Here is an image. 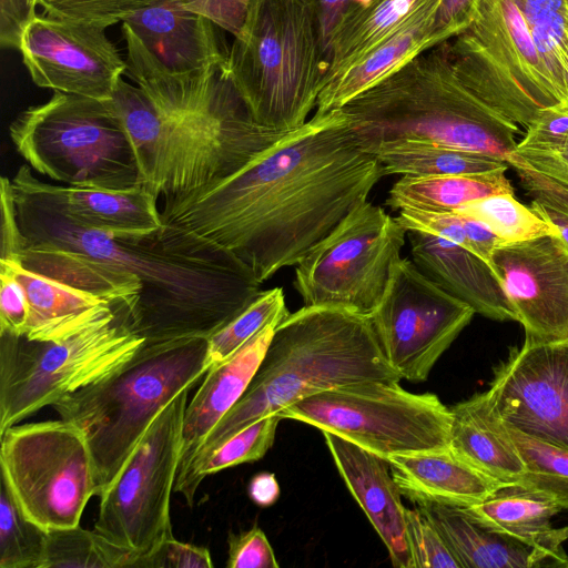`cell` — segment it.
Returning <instances> with one entry per match:
<instances>
[{
    "label": "cell",
    "mask_w": 568,
    "mask_h": 568,
    "mask_svg": "<svg viewBox=\"0 0 568 568\" xmlns=\"http://www.w3.org/2000/svg\"><path fill=\"white\" fill-rule=\"evenodd\" d=\"M12 182L24 237L19 262L113 305H123L148 344L206 337L261 292L231 252L162 225L145 236L82 227Z\"/></svg>",
    "instance_id": "obj_1"
},
{
    "label": "cell",
    "mask_w": 568,
    "mask_h": 568,
    "mask_svg": "<svg viewBox=\"0 0 568 568\" xmlns=\"http://www.w3.org/2000/svg\"><path fill=\"white\" fill-rule=\"evenodd\" d=\"M384 175L342 109L315 112L234 174L164 203L161 219L231 252L264 283L300 263Z\"/></svg>",
    "instance_id": "obj_2"
},
{
    "label": "cell",
    "mask_w": 568,
    "mask_h": 568,
    "mask_svg": "<svg viewBox=\"0 0 568 568\" xmlns=\"http://www.w3.org/2000/svg\"><path fill=\"white\" fill-rule=\"evenodd\" d=\"M126 72L109 100L135 152L142 185L164 203L202 193L246 165L284 133L251 116L225 65L168 70L125 23Z\"/></svg>",
    "instance_id": "obj_3"
},
{
    "label": "cell",
    "mask_w": 568,
    "mask_h": 568,
    "mask_svg": "<svg viewBox=\"0 0 568 568\" xmlns=\"http://www.w3.org/2000/svg\"><path fill=\"white\" fill-rule=\"evenodd\" d=\"M400 379L383 354L369 316L303 306L276 325L246 390L209 434L194 459L255 420L311 395L354 383Z\"/></svg>",
    "instance_id": "obj_4"
},
{
    "label": "cell",
    "mask_w": 568,
    "mask_h": 568,
    "mask_svg": "<svg viewBox=\"0 0 568 568\" xmlns=\"http://www.w3.org/2000/svg\"><path fill=\"white\" fill-rule=\"evenodd\" d=\"M339 109L365 150L386 141L417 140L506 160L517 145L518 125L457 78L447 41Z\"/></svg>",
    "instance_id": "obj_5"
},
{
    "label": "cell",
    "mask_w": 568,
    "mask_h": 568,
    "mask_svg": "<svg viewBox=\"0 0 568 568\" xmlns=\"http://www.w3.org/2000/svg\"><path fill=\"white\" fill-rule=\"evenodd\" d=\"M210 367L206 337L144 343L121 368L52 405L87 438L98 497L114 481L156 415Z\"/></svg>",
    "instance_id": "obj_6"
},
{
    "label": "cell",
    "mask_w": 568,
    "mask_h": 568,
    "mask_svg": "<svg viewBox=\"0 0 568 568\" xmlns=\"http://www.w3.org/2000/svg\"><path fill=\"white\" fill-rule=\"evenodd\" d=\"M225 69L255 122L280 132L303 125L327 69L312 7L305 0H254Z\"/></svg>",
    "instance_id": "obj_7"
},
{
    "label": "cell",
    "mask_w": 568,
    "mask_h": 568,
    "mask_svg": "<svg viewBox=\"0 0 568 568\" xmlns=\"http://www.w3.org/2000/svg\"><path fill=\"white\" fill-rule=\"evenodd\" d=\"M9 134L32 171L64 185H142L132 143L109 100L55 91L17 115Z\"/></svg>",
    "instance_id": "obj_8"
},
{
    "label": "cell",
    "mask_w": 568,
    "mask_h": 568,
    "mask_svg": "<svg viewBox=\"0 0 568 568\" xmlns=\"http://www.w3.org/2000/svg\"><path fill=\"white\" fill-rule=\"evenodd\" d=\"M145 343L128 308L60 342L0 334V434L121 368Z\"/></svg>",
    "instance_id": "obj_9"
},
{
    "label": "cell",
    "mask_w": 568,
    "mask_h": 568,
    "mask_svg": "<svg viewBox=\"0 0 568 568\" xmlns=\"http://www.w3.org/2000/svg\"><path fill=\"white\" fill-rule=\"evenodd\" d=\"M338 435L383 458L449 447L452 413L432 393L367 381L305 397L277 413Z\"/></svg>",
    "instance_id": "obj_10"
},
{
    "label": "cell",
    "mask_w": 568,
    "mask_h": 568,
    "mask_svg": "<svg viewBox=\"0 0 568 568\" xmlns=\"http://www.w3.org/2000/svg\"><path fill=\"white\" fill-rule=\"evenodd\" d=\"M447 43L460 82L517 125L561 102L514 0H477L471 24Z\"/></svg>",
    "instance_id": "obj_11"
},
{
    "label": "cell",
    "mask_w": 568,
    "mask_h": 568,
    "mask_svg": "<svg viewBox=\"0 0 568 568\" xmlns=\"http://www.w3.org/2000/svg\"><path fill=\"white\" fill-rule=\"evenodd\" d=\"M0 436L1 479L23 515L45 530L78 526L97 496L82 430L60 418L13 425Z\"/></svg>",
    "instance_id": "obj_12"
},
{
    "label": "cell",
    "mask_w": 568,
    "mask_h": 568,
    "mask_svg": "<svg viewBox=\"0 0 568 568\" xmlns=\"http://www.w3.org/2000/svg\"><path fill=\"white\" fill-rule=\"evenodd\" d=\"M407 230L368 200L357 204L296 264L294 287L304 306L369 316L379 305Z\"/></svg>",
    "instance_id": "obj_13"
},
{
    "label": "cell",
    "mask_w": 568,
    "mask_h": 568,
    "mask_svg": "<svg viewBox=\"0 0 568 568\" xmlns=\"http://www.w3.org/2000/svg\"><path fill=\"white\" fill-rule=\"evenodd\" d=\"M189 392L182 390L156 415L100 497L94 530L138 558L173 538L170 499Z\"/></svg>",
    "instance_id": "obj_14"
},
{
    "label": "cell",
    "mask_w": 568,
    "mask_h": 568,
    "mask_svg": "<svg viewBox=\"0 0 568 568\" xmlns=\"http://www.w3.org/2000/svg\"><path fill=\"white\" fill-rule=\"evenodd\" d=\"M475 311L400 257L369 315L383 354L407 381L425 382L436 362L469 324Z\"/></svg>",
    "instance_id": "obj_15"
},
{
    "label": "cell",
    "mask_w": 568,
    "mask_h": 568,
    "mask_svg": "<svg viewBox=\"0 0 568 568\" xmlns=\"http://www.w3.org/2000/svg\"><path fill=\"white\" fill-rule=\"evenodd\" d=\"M105 29L100 23L37 14L19 47L32 81L58 92L110 100L128 65Z\"/></svg>",
    "instance_id": "obj_16"
},
{
    "label": "cell",
    "mask_w": 568,
    "mask_h": 568,
    "mask_svg": "<svg viewBox=\"0 0 568 568\" xmlns=\"http://www.w3.org/2000/svg\"><path fill=\"white\" fill-rule=\"evenodd\" d=\"M487 393L505 424L568 450V341L524 342Z\"/></svg>",
    "instance_id": "obj_17"
},
{
    "label": "cell",
    "mask_w": 568,
    "mask_h": 568,
    "mask_svg": "<svg viewBox=\"0 0 568 568\" xmlns=\"http://www.w3.org/2000/svg\"><path fill=\"white\" fill-rule=\"evenodd\" d=\"M489 264L531 344L568 341V247L556 235L504 243Z\"/></svg>",
    "instance_id": "obj_18"
},
{
    "label": "cell",
    "mask_w": 568,
    "mask_h": 568,
    "mask_svg": "<svg viewBox=\"0 0 568 568\" xmlns=\"http://www.w3.org/2000/svg\"><path fill=\"white\" fill-rule=\"evenodd\" d=\"M11 180L82 227L119 236H145L163 225L159 199L143 185L126 190L57 185L38 179L28 164L21 165Z\"/></svg>",
    "instance_id": "obj_19"
},
{
    "label": "cell",
    "mask_w": 568,
    "mask_h": 568,
    "mask_svg": "<svg viewBox=\"0 0 568 568\" xmlns=\"http://www.w3.org/2000/svg\"><path fill=\"white\" fill-rule=\"evenodd\" d=\"M123 23L174 73H199L226 63L229 49L219 33L221 28L183 0H156Z\"/></svg>",
    "instance_id": "obj_20"
},
{
    "label": "cell",
    "mask_w": 568,
    "mask_h": 568,
    "mask_svg": "<svg viewBox=\"0 0 568 568\" xmlns=\"http://www.w3.org/2000/svg\"><path fill=\"white\" fill-rule=\"evenodd\" d=\"M339 475L383 540L396 568H413L402 494L387 459L331 432H322Z\"/></svg>",
    "instance_id": "obj_21"
},
{
    "label": "cell",
    "mask_w": 568,
    "mask_h": 568,
    "mask_svg": "<svg viewBox=\"0 0 568 568\" xmlns=\"http://www.w3.org/2000/svg\"><path fill=\"white\" fill-rule=\"evenodd\" d=\"M407 240L417 268L448 294L485 317L517 321L488 262L459 244L425 231H407Z\"/></svg>",
    "instance_id": "obj_22"
},
{
    "label": "cell",
    "mask_w": 568,
    "mask_h": 568,
    "mask_svg": "<svg viewBox=\"0 0 568 568\" xmlns=\"http://www.w3.org/2000/svg\"><path fill=\"white\" fill-rule=\"evenodd\" d=\"M275 327V324L266 326L229 359L206 372L203 383L185 408L174 485L184 477L209 434L246 390Z\"/></svg>",
    "instance_id": "obj_23"
},
{
    "label": "cell",
    "mask_w": 568,
    "mask_h": 568,
    "mask_svg": "<svg viewBox=\"0 0 568 568\" xmlns=\"http://www.w3.org/2000/svg\"><path fill=\"white\" fill-rule=\"evenodd\" d=\"M22 285L29 315L23 336L60 342L115 317L118 305L91 293L34 272L14 260H0Z\"/></svg>",
    "instance_id": "obj_24"
},
{
    "label": "cell",
    "mask_w": 568,
    "mask_h": 568,
    "mask_svg": "<svg viewBox=\"0 0 568 568\" xmlns=\"http://www.w3.org/2000/svg\"><path fill=\"white\" fill-rule=\"evenodd\" d=\"M465 508L493 530L540 549L548 567H566L561 542L568 538V527L552 528L551 519L561 508L545 491L519 481L505 483Z\"/></svg>",
    "instance_id": "obj_25"
},
{
    "label": "cell",
    "mask_w": 568,
    "mask_h": 568,
    "mask_svg": "<svg viewBox=\"0 0 568 568\" xmlns=\"http://www.w3.org/2000/svg\"><path fill=\"white\" fill-rule=\"evenodd\" d=\"M402 494L417 504L467 507L490 495L501 483L445 449L392 455L386 458Z\"/></svg>",
    "instance_id": "obj_26"
},
{
    "label": "cell",
    "mask_w": 568,
    "mask_h": 568,
    "mask_svg": "<svg viewBox=\"0 0 568 568\" xmlns=\"http://www.w3.org/2000/svg\"><path fill=\"white\" fill-rule=\"evenodd\" d=\"M416 507L436 528L462 568L548 567L540 549L493 530L465 507L439 503Z\"/></svg>",
    "instance_id": "obj_27"
},
{
    "label": "cell",
    "mask_w": 568,
    "mask_h": 568,
    "mask_svg": "<svg viewBox=\"0 0 568 568\" xmlns=\"http://www.w3.org/2000/svg\"><path fill=\"white\" fill-rule=\"evenodd\" d=\"M449 448L467 464L501 483L518 481L524 460L487 390L449 407Z\"/></svg>",
    "instance_id": "obj_28"
},
{
    "label": "cell",
    "mask_w": 568,
    "mask_h": 568,
    "mask_svg": "<svg viewBox=\"0 0 568 568\" xmlns=\"http://www.w3.org/2000/svg\"><path fill=\"white\" fill-rule=\"evenodd\" d=\"M438 3L424 10L357 63L325 81L317 98L316 112L342 108L415 57L430 50L429 36Z\"/></svg>",
    "instance_id": "obj_29"
},
{
    "label": "cell",
    "mask_w": 568,
    "mask_h": 568,
    "mask_svg": "<svg viewBox=\"0 0 568 568\" xmlns=\"http://www.w3.org/2000/svg\"><path fill=\"white\" fill-rule=\"evenodd\" d=\"M438 1L372 0L368 6L348 17L331 38L323 83L357 63L369 51Z\"/></svg>",
    "instance_id": "obj_30"
},
{
    "label": "cell",
    "mask_w": 568,
    "mask_h": 568,
    "mask_svg": "<svg viewBox=\"0 0 568 568\" xmlns=\"http://www.w3.org/2000/svg\"><path fill=\"white\" fill-rule=\"evenodd\" d=\"M507 169L439 176H402L389 190L385 204L392 210L455 212L465 203L498 193H514Z\"/></svg>",
    "instance_id": "obj_31"
},
{
    "label": "cell",
    "mask_w": 568,
    "mask_h": 568,
    "mask_svg": "<svg viewBox=\"0 0 568 568\" xmlns=\"http://www.w3.org/2000/svg\"><path fill=\"white\" fill-rule=\"evenodd\" d=\"M385 175L439 176L474 174L507 169L503 158L417 140H394L368 150Z\"/></svg>",
    "instance_id": "obj_32"
},
{
    "label": "cell",
    "mask_w": 568,
    "mask_h": 568,
    "mask_svg": "<svg viewBox=\"0 0 568 568\" xmlns=\"http://www.w3.org/2000/svg\"><path fill=\"white\" fill-rule=\"evenodd\" d=\"M281 419L278 414L262 417L210 453L196 457L184 477L174 485L173 493L181 494L187 506L192 507L196 490L206 476L232 466L261 459L272 447Z\"/></svg>",
    "instance_id": "obj_33"
},
{
    "label": "cell",
    "mask_w": 568,
    "mask_h": 568,
    "mask_svg": "<svg viewBox=\"0 0 568 568\" xmlns=\"http://www.w3.org/2000/svg\"><path fill=\"white\" fill-rule=\"evenodd\" d=\"M561 102L568 101L566 0H514Z\"/></svg>",
    "instance_id": "obj_34"
},
{
    "label": "cell",
    "mask_w": 568,
    "mask_h": 568,
    "mask_svg": "<svg viewBox=\"0 0 568 568\" xmlns=\"http://www.w3.org/2000/svg\"><path fill=\"white\" fill-rule=\"evenodd\" d=\"M138 556L79 525L47 530L40 568H132Z\"/></svg>",
    "instance_id": "obj_35"
},
{
    "label": "cell",
    "mask_w": 568,
    "mask_h": 568,
    "mask_svg": "<svg viewBox=\"0 0 568 568\" xmlns=\"http://www.w3.org/2000/svg\"><path fill=\"white\" fill-rule=\"evenodd\" d=\"M456 213L476 219L486 225L504 243H515L557 231L539 217L531 207L517 201L514 193H498L468 202Z\"/></svg>",
    "instance_id": "obj_36"
},
{
    "label": "cell",
    "mask_w": 568,
    "mask_h": 568,
    "mask_svg": "<svg viewBox=\"0 0 568 568\" xmlns=\"http://www.w3.org/2000/svg\"><path fill=\"white\" fill-rule=\"evenodd\" d=\"M288 313L281 287L261 290L246 307L209 337L211 367L229 359L257 333L268 325H277Z\"/></svg>",
    "instance_id": "obj_37"
},
{
    "label": "cell",
    "mask_w": 568,
    "mask_h": 568,
    "mask_svg": "<svg viewBox=\"0 0 568 568\" xmlns=\"http://www.w3.org/2000/svg\"><path fill=\"white\" fill-rule=\"evenodd\" d=\"M506 426L525 464L518 481L545 491L568 509V450Z\"/></svg>",
    "instance_id": "obj_38"
},
{
    "label": "cell",
    "mask_w": 568,
    "mask_h": 568,
    "mask_svg": "<svg viewBox=\"0 0 568 568\" xmlns=\"http://www.w3.org/2000/svg\"><path fill=\"white\" fill-rule=\"evenodd\" d=\"M47 530L20 510L4 481L0 485V568H40Z\"/></svg>",
    "instance_id": "obj_39"
},
{
    "label": "cell",
    "mask_w": 568,
    "mask_h": 568,
    "mask_svg": "<svg viewBox=\"0 0 568 568\" xmlns=\"http://www.w3.org/2000/svg\"><path fill=\"white\" fill-rule=\"evenodd\" d=\"M516 170L523 186L532 196L531 210L557 231L568 247V185L532 170Z\"/></svg>",
    "instance_id": "obj_40"
},
{
    "label": "cell",
    "mask_w": 568,
    "mask_h": 568,
    "mask_svg": "<svg viewBox=\"0 0 568 568\" xmlns=\"http://www.w3.org/2000/svg\"><path fill=\"white\" fill-rule=\"evenodd\" d=\"M47 16L100 23L106 28L156 0H32Z\"/></svg>",
    "instance_id": "obj_41"
},
{
    "label": "cell",
    "mask_w": 568,
    "mask_h": 568,
    "mask_svg": "<svg viewBox=\"0 0 568 568\" xmlns=\"http://www.w3.org/2000/svg\"><path fill=\"white\" fill-rule=\"evenodd\" d=\"M405 525L413 568H462L425 515L406 508Z\"/></svg>",
    "instance_id": "obj_42"
},
{
    "label": "cell",
    "mask_w": 568,
    "mask_h": 568,
    "mask_svg": "<svg viewBox=\"0 0 568 568\" xmlns=\"http://www.w3.org/2000/svg\"><path fill=\"white\" fill-rule=\"evenodd\" d=\"M526 128L524 139L513 153H541L557 149L568 136V101L540 110Z\"/></svg>",
    "instance_id": "obj_43"
},
{
    "label": "cell",
    "mask_w": 568,
    "mask_h": 568,
    "mask_svg": "<svg viewBox=\"0 0 568 568\" xmlns=\"http://www.w3.org/2000/svg\"><path fill=\"white\" fill-rule=\"evenodd\" d=\"M227 546V568H278L273 548L257 525L230 534Z\"/></svg>",
    "instance_id": "obj_44"
},
{
    "label": "cell",
    "mask_w": 568,
    "mask_h": 568,
    "mask_svg": "<svg viewBox=\"0 0 568 568\" xmlns=\"http://www.w3.org/2000/svg\"><path fill=\"white\" fill-rule=\"evenodd\" d=\"M212 558L207 548L171 538L150 554L139 557L132 568H211Z\"/></svg>",
    "instance_id": "obj_45"
},
{
    "label": "cell",
    "mask_w": 568,
    "mask_h": 568,
    "mask_svg": "<svg viewBox=\"0 0 568 568\" xmlns=\"http://www.w3.org/2000/svg\"><path fill=\"white\" fill-rule=\"evenodd\" d=\"M0 334L23 336L29 315L26 292L3 267H0Z\"/></svg>",
    "instance_id": "obj_46"
},
{
    "label": "cell",
    "mask_w": 568,
    "mask_h": 568,
    "mask_svg": "<svg viewBox=\"0 0 568 568\" xmlns=\"http://www.w3.org/2000/svg\"><path fill=\"white\" fill-rule=\"evenodd\" d=\"M477 0H439L429 36L430 49L457 37L471 24Z\"/></svg>",
    "instance_id": "obj_47"
},
{
    "label": "cell",
    "mask_w": 568,
    "mask_h": 568,
    "mask_svg": "<svg viewBox=\"0 0 568 568\" xmlns=\"http://www.w3.org/2000/svg\"><path fill=\"white\" fill-rule=\"evenodd\" d=\"M0 207H1V241L0 260H20L26 247L24 237L20 230L12 182L2 176L0 181Z\"/></svg>",
    "instance_id": "obj_48"
},
{
    "label": "cell",
    "mask_w": 568,
    "mask_h": 568,
    "mask_svg": "<svg viewBox=\"0 0 568 568\" xmlns=\"http://www.w3.org/2000/svg\"><path fill=\"white\" fill-rule=\"evenodd\" d=\"M192 10L236 37L254 0H183Z\"/></svg>",
    "instance_id": "obj_49"
},
{
    "label": "cell",
    "mask_w": 568,
    "mask_h": 568,
    "mask_svg": "<svg viewBox=\"0 0 568 568\" xmlns=\"http://www.w3.org/2000/svg\"><path fill=\"white\" fill-rule=\"evenodd\" d=\"M506 161L515 169L524 168L532 170L568 185V136L565 142L555 150L529 154L510 152Z\"/></svg>",
    "instance_id": "obj_50"
},
{
    "label": "cell",
    "mask_w": 568,
    "mask_h": 568,
    "mask_svg": "<svg viewBox=\"0 0 568 568\" xmlns=\"http://www.w3.org/2000/svg\"><path fill=\"white\" fill-rule=\"evenodd\" d=\"M32 0H0V43L2 48L19 49L22 34L37 17Z\"/></svg>",
    "instance_id": "obj_51"
},
{
    "label": "cell",
    "mask_w": 568,
    "mask_h": 568,
    "mask_svg": "<svg viewBox=\"0 0 568 568\" xmlns=\"http://www.w3.org/2000/svg\"><path fill=\"white\" fill-rule=\"evenodd\" d=\"M313 9L327 59V48L331 38L339 26L352 14L362 10L372 0H305ZM327 63V62H326Z\"/></svg>",
    "instance_id": "obj_52"
},
{
    "label": "cell",
    "mask_w": 568,
    "mask_h": 568,
    "mask_svg": "<svg viewBox=\"0 0 568 568\" xmlns=\"http://www.w3.org/2000/svg\"><path fill=\"white\" fill-rule=\"evenodd\" d=\"M251 499L261 507L273 505L280 496V486L273 474L260 473L248 484Z\"/></svg>",
    "instance_id": "obj_53"
},
{
    "label": "cell",
    "mask_w": 568,
    "mask_h": 568,
    "mask_svg": "<svg viewBox=\"0 0 568 568\" xmlns=\"http://www.w3.org/2000/svg\"><path fill=\"white\" fill-rule=\"evenodd\" d=\"M566 3H567V9H568V0H566Z\"/></svg>",
    "instance_id": "obj_54"
},
{
    "label": "cell",
    "mask_w": 568,
    "mask_h": 568,
    "mask_svg": "<svg viewBox=\"0 0 568 568\" xmlns=\"http://www.w3.org/2000/svg\"><path fill=\"white\" fill-rule=\"evenodd\" d=\"M566 568H568V562H567V565H566Z\"/></svg>",
    "instance_id": "obj_55"
}]
</instances>
